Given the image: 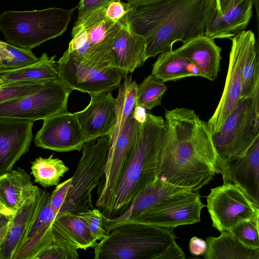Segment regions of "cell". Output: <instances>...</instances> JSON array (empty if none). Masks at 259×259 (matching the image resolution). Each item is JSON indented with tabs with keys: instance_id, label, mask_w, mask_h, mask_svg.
I'll use <instances>...</instances> for the list:
<instances>
[{
	"instance_id": "obj_31",
	"label": "cell",
	"mask_w": 259,
	"mask_h": 259,
	"mask_svg": "<svg viewBox=\"0 0 259 259\" xmlns=\"http://www.w3.org/2000/svg\"><path fill=\"white\" fill-rule=\"evenodd\" d=\"M259 88V55L257 42L251 47L245 61L242 74L240 97L251 95Z\"/></svg>"
},
{
	"instance_id": "obj_17",
	"label": "cell",
	"mask_w": 259,
	"mask_h": 259,
	"mask_svg": "<svg viewBox=\"0 0 259 259\" xmlns=\"http://www.w3.org/2000/svg\"><path fill=\"white\" fill-rule=\"evenodd\" d=\"M51 194L44 190L38 208L13 259H35L45 248L54 245L52 225L55 218L51 208Z\"/></svg>"
},
{
	"instance_id": "obj_45",
	"label": "cell",
	"mask_w": 259,
	"mask_h": 259,
	"mask_svg": "<svg viewBox=\"0 0 259 259\" xmlns=\"http://www.w3.org/2000/svg\"><path fill=\"white\" fill-rule=\"evenodd\" d=\"M10 222L0 229V247L7 236Z\"/></svg>"
},
{
	"instance_id": "obj_37",
	"label": "cell",
	"mask_w": 259,
	"mask_h": 259,
	"mask_svg": "<svg viewBox=\"0 0 259 259\" xmlns=\"http://www.w3.org/2000/svg\"><path fill=\"white\" fill-rule=\"evenodd\" d=\"M77 250L69 249L57 245L49 246L41 251L35 259H78Z\"/></svg>"
},
{
	"instance_id": "obj_26",
	"label": "cell",
	"mask_w": 259,
	"mask_h": 259,
	"mask_svg": "<svg viewBox=\"0 0 259 259\" xmlns=\"http://www.w3.org/2000/svg\"><path fill=\"white\" fill-rule=\"evenodd\" d=\"M206 239L205 259H259V248L245 246L228 231Z\"/></svg>"
},
{
	"instance_id": "obj_7",
	"label": "cell",
	"mask_w": 259,
	"mask_h": 259,
	"mask_svg": "<svg viewBox=\"0 0 259 259\" xmlns=\"http://www.w3.org/2000/svg\"><path fill=\"white\" fill-rule=\"evenodd\" d=\"M110 146L109 136L84 143L82 156L56 217L68 212L77 214L93 208L92 191L104 176Z\"/></svg>"
},
{
	"instance_id": "obj_30",
	"label": "cell",
	"mask_w": 259,
	"mask_h": 259,
	"mask_svg": "<svg viewBox=\"0 0 259 259\" xmlns=\"http://www.w3.org/2000/svg\"><path fill=\"white\" fill-rule=\"evenodd\" d=\"M166 90L164 82L150 74L138 85L136 105L151 110L161 104Z\"/></svg>"
},
{
	"instance_id": "obj_40",
	"label": "cell",
	"mask_w": 259,
	"mask_h": 259,
	"mask_svg": "<svg viewBox=\"0 0 259 259\" xmlns=\"http://www.w3.org/2000/svg\"><path fill=\"white\" fill-rule=\"evenodd\" d=\"M10 44L0 40V68L9 61L11 59Z\"/></svg>"
},
{
	"instance_id": "obj_20",
	"label": "cell",
	"mask_w": 259,
	"mask_h": 259,
	"mask_svg": "<svg viewBox=\"0 0 259 259\" xmlns=\"http://www.w3.org/2000/svg\"><path fill=\"white\" fill-rule=\"evenodd\" d=\"M255 5L258 12V0H233L222 16L216 11L205 25L204 34L211 38H230L245 30L252 16Z\"/></svg>"
},
{
	"instance_id": "obj_2",
	"label": "cell",
	"mask_w": 259,
	"mask_h": 259,
	"mask_svg": "<svg viewBox=\"0 0 259 259\" xmlns=\"http://www.w3.org/2000/svg\"><path fill=\"white\" fill-rule=\"evenodd\" d=\"M216 11L215 0H162L136 7L127 19L130 28L145 37L147 60L204 34Z\"/></svg>"
},
{
	"instance_id": "obj_21",
	"label": "cell",
	"mask_w": 259,
	"mask_h": 259,
	"mask_svg": "<svg viewBox=\"0 0 259 259\" xmlns=\"http://www.w3.org/2000/svg\"><path fill=\"white\" fill-rule=\"evenodd\" d=\"M197 68L200 76L213 81L220 71L222 48L204 34L197 36L174 50Z\"/></svg>"
},
{
	"instance_id": "obj_46",
	"label": "cell",
	"mask_w": 259,
	"mask_h": 259,
	"mask_svg": "<svg viewBox=\"0 0 259 259\" xmlns=\"http://www.w3.org/2000/svg\"><path fill=\"white\" fill-rule=\"evenodd\" d=\"M0 211L5 212L7 213H9L10 214H15L14 212L10 210L9 209H7L0 201Z\"/></svg>"
},
{
	"instance_id": "obj_11",
	"label": "cell",
	"mask_w": 259,
	"mask_h": 259,
	"mask_svg": "<svg viewBox=\"0 0 259 259\" xmlns=\"http://www.w3.org/2000/svg\"><path fill=\"white\" fill-rule=\"evenodd\" d=\"M206 200L212 226L220 232H229L241 222L259 218V206L233 184L211 189Z\"/></svg>"
},
{
	"instance_id": "obj_16",
	"label": "cell",
	"mask_w": 259,
	"mask_h": 259,
	"mask_svg": "<svg viewBox=\"0 0 259 259\" xmlns=\"http://www.w3.org/2000/svg\"><path fill=\"white\" fill-rule=\"evenodd\" d=\"M90 97L89 105L73 113L85 142L105 136L111 137L117 120L115 99L111 92L92 94Z\"/></svg>"
},
{
	"instance_id": "obj_23",
	"label": "cell",
	"mask_w": 259,
	"mask_h": 259,
	"mask_svg": "<svg viewBox=\"0 0 259 259\" xmlns=\"http://www.w3.org/2000/svg\"><path fill=\"white\" fill-rule=\"evenodd\" d=\"M44 190L28 198L14 214L5 240L0 247V259H13L39 206Z\"/></svg>"
},
{
	"instance_id": "obj_15",
	"label": "cell",
	"mask_w": 259,
	"mask_h": 259,
	"mask_svg": "<svg viewBox=\"0 0 259 259\" xmlns=\"http://www.w3.org/2000/svg\"><path fill=\"white\" fill-rule=\"evenodd\" d=\"M217 168L223 184L237 186L259 206V138L244 155L219 160Z\"/></svg>"
},
{
	"instance_id": "obj_18",
	"label": "cell",
	"mask_w": 259,
	"mask_h": 259,
	"mask_svg": "<svg viewBox=\"0 0 259 259\" xmlns=\"http://www.w3.org/2000/svg\"><path fill=\"white\" fill-rule=\"evenodd\" d=\"M32 121L0 119V175L10 172L29 150Z\"/></svg>"
},
{
	"instance_id": "obj_24",
	"label": "cell",
	"mask_w": 259,
	"mask_h": 259,
	"mask_svg": "<svg viewBox=\"0 0 259 259\" xmlns=\"http://www.w3.org/2000/svg\"><path fill=\"white\" fill-rule=\"evenodd\" d=\"M38 189L33 185L31 177L23 169L18 168L0 175V201L14 213L28 198L33 196Z\"/></svg>"
},
{
	"instance_id": "obj_28",
	"label": "cell",
	"mask_w": 259,
	"mask_h": 259,
	"mask_svg": "<svg viewBox=\"0 0 259 259\" xmlns=\"http://www.w3.org/2000/svg\"><path fill=\"white\" fill-rule=\"evenodd\" d=\"M69 170L64 162L53 154L47 158L39 157L32 162L31 174L35 182L45 188L57 186L61 178Z\"/></svg>"
},
{
	"instance_id": "obj_14",
	"label": "cell",
	"mask_w": 259,
	"mask_h": 259,
	"mask_svg": "<svg viewBox=\"0 0 259 259\" xmlns=\"http://www.w3.org/2000/svg\"><path fill=\"white\" fill-rule=\"evenodd\" d=\"M34 138L39 148L57 152L80 151L85 142L79 123L73 113H58L43 120Z\"/></svg>"
},
{
	"instance_id": "obj_41",
	"label": "cell",
	"mask_w": 259,
	"mask_h": 259,
	"mask_svg": "<svg viewBox=\"0 0 259 259\" xmlns=\"http://www.w3.org/2000/svg\"><path fill=\"white\" fill-rule=\"evenodd\" d=\"M233 0H215L216 14L222 16L229 8Z\"/></svg>"
},
{
	"instance_id": "obj_22",
	"label": "cell",
	"mask_w": 259,
	"mask_h": 259,
	"mask_svg": "<svg viewBox=\"0 0 259 259\" xmlns=\"http://www.w3.org/2000/svg\"><path fill=\"white\" fill-rule=\"evenodd\" d=\"M111 57L112 67L127 75L147 60L145 37L133 31L126 23L113 42Z\"/></svg>"
},
{
	"instance_id": "obj_9",
	"label": "cell",
	"mask_w": 259,
	"mask_h": 259,
	"mask_svg": "<svg viewBox=\"0 0 259 259\" xmlns=\"http://www.w3.org/2000/svg\"><path fill=\"white\" fill-rule=\"evenodd\" d=\"M72 91L59 78L48 81L34 93L0 103V119L34 122L67 112Z\"/></svg>"
},
{
	"instance_id": "obj_4",
	"label": "cell",
	"mask_w": 259,
	"mask_h": 259,
	"mask_svg": "<svg viewBox=\"0 0 259 259\" xmlns=\"http://www.w3.org/2000/svg\"><path fill=\"white\" fill-rule=\"evenodd\" d=\"M174 229L129 222L112 228L97 243L95 259H185Z\"/></svg>"
},
{
	"instance_id": "obj_5",
	"label": "cell",
	"mask_w": 259,
	"mask_h": 259,
	"mask_svg": "<svg viewBox=\"0 0 259 259\" xmlns=\"http://www.w3.org/2000/svg\"><path fill=\"white\" fill-rule=\"evenodd\" d=\"M76 8L5 11L0 15V30L7 42L31 50L61 35L67 29Z\"/></svg>"
},
{
	"instance_id": "obj_32",
	"label": "cell",
	"mask_w": 259,
	"mask_h": 259,
	"mask_svg": "<svg viewBox=\"0 0 259 259\" xmlns=\"http://www.w3.org/2000/svg\"><path fill=\"white\" fill-rule=\"evenodd\" d=\"M259 218L241 222L229 231L242 244L253 248H259Z\"/></svg>"
},
{
	"instance_id": "obj_38",
	"label": "cell",
	"mask_w": 259,
	"mask_h": 259,
	"mask_svg": "<svg viewBox=\"0 0 259 259\" xmlns=\"http://www.w3.org/2000/svg\"><path fill=\"white\" fill-rule=\"evenodd\" d=\"M122 0H80L76 7L78 9L77 20L83 19L94 12L106 7L110 3Z\"/></svg>"
},
{
	"instance_id": "obj_47",
	"label": "cell",
	"mask_w": 259,
	"mask_h": 259,
	"mask_svg": "<svg viewBox=\"0 0 259 259\" xmlns=\"http://www.w3.org/2000/svg\"><path fill=\"white\" fill-rule=\"evenodd\" d=\"M5 85V84L4 83V81L1 78H0V88L2 87L3 86H4Z\"/></svg>"
},
{
	"instance_id": "obj_8",
	"label": "cell",
	"mask_w": 259,
	"mask_h": 259,
	"mask_svg": "<svg viewBox=\"0 0 259 259\" xmlns=\"http://www.w3.org/2000/svg\"><path fill=\"white\" fill-rule=\"evenodd\" d=\"M258 138L259 88L239 98L220 132L213 135L219 160L244 155Z\"/></svg>"
},
{
	"instance_id": "obj_1",
	"label": "cell",
	"mask_w": 259,
	"mask_h": 259,
	"mask_svg": "<svg viewBox=\"0 0 259 259\" xmlns=\"http://www.w3.org/2000/svg\"><path fill=\"white\" fill-rule=\"evenodd\" d=\"M157 178L198 191L219 174V157L206 122L185 108L166 110Z\"/></svg>"
},
{
	"instance_id": "obj_44",
	"label": "cell",
	"mask_w": 259,
	"mask_h": 259,
	"mask_svg": "<svg viewBox=\"0 0 259 259\" xmlns=\"http://www.w3.org/2000/svg\"><path fill=\"white\" fill-rule=\"evenodd\" d=\"M127 2L136 7L151 5L162 0H126Z\"/></svg>"
},
{
	"instance_id": "obj_10",
	"label": "cell",
	"mask_w": 259,
	"mask_h": 259,
	"mask_svg": "<svg viewBox=\"0 0 259 259\" xmlns=\"http://www.w3.org/2000/svg\"><path fill=\"white\" fill-rule=\"evenodd\" d=\"M224 89L213 114L207 122L213 135L220 132L226 118L240 98L244 64L252 46L254 33L244 30L233 36Z\"/></svg>"
},
{
	"instance_id": "obj_35",
	"label": "cell",
	"mask_w": 259,
	"mask_h": 259,
	"mask_svg": "<svg viewBox=\"0 0 259 259\" xmlns=\"http://www.w3.org/2000/svg\"><path fill=\"white\" fill-rule=\"evenodd\" d=\"M11 59L2 69H14L22 68L36 62L38 58L30 50L22 49L10 44Z\"/></svg>"
},
{
	"instance_id": "obj_29",
	"label": "cell",
	"mask_w": 259,
	"mask_h": 259,
	"mask_svg": "<svg viewBox=\"0 0 259 259\" xmlns=\"http://www.w3.org/2000/svg\"><path fill=\"white\" fill-rule=\"evenodd\" d=\"M55 218L66 228L79 249L94 248L97 244L98 240L92 234L88 225L77 214L65 212Z\"/></svg>"
},
{
	"instance_id": "obj_6",
	"label": "cell",
	"mask_w": 259,
	"mask_h": 259,
	"mask_svg": "<svg viewBox=\"0 0 259 259\" xmlns=\"http://www.w3.org/2000/svg\"><path fill=\"white\" fill-rule=\"evenodd\" d=\"M124 25L106 18L104 9L97 10L76 20L72 28V39L65 52L98 68L113 67L112 46Z\"/></svg>"
},
{
	"instance_id": "obj_25",
	"label": "cell",
	"mask_w": 259,
	"mask_h": 259,
	"mask_svg": "<svg viewBox=\"0 0 259 259\" xmlns=\"http://www.w3.org/2000/svg\"><path fill=\"white\" fill-rule=\"evenodd\" d=\"M56 56L43 53L38 60L26 66L14 69H0V78L5 84L15 82H43L59 78Z\"/></svg>"
},
{
	"instance_id": "obj_13",
	"label": "cell",
	"mask_w": 259,
	"mask_h": 259,
	"mask_svg": "<svg viewBox=\"0 0 259 259\" xmlns=\"http://www.w3.org/2000/svg\"><path fill=\"white\" fill-rule=\"evenodd\" d=\"M205 206L198 191L181 193L163 201L130 222L174 229L199 222L201 210Z\"/></svg>"
},
{
	"instance_id": "obj_12",
	"label": "cell",
	"mask_w": 259,
	"mask_h": 259,
	"mask_svg": "<svg viewBox=\"0 0 259 259\" xmlns=\"http://www.w3.org/2000/svg\"><path fill=\"white\" fill-rule=\"evenodd\" d=\"M59 78L72 91L90 95L112 92L126 76L117 68H100L77 60L64 53L57 62Z\"/></svg>"
},
{
	"instance_id": "obj_3",
	"label": "cell",
	"mask_w": 259,
	"mask_h": 259,
	"mask_svg": "<svg viewBox=\"0 0 259 259\" xmlns=\"http://www.w3.org/2000/svg\"><path fill=\"white\" fill-rule=\"evenodd\" d=\"M165 124L161 116L147 113L115 191L110 209L104 219L121 216L138 194L157 177Z\"/></svg>"
},
{
	"instance_id": "obj_33",
	"label": "cell",
	"mask_w": 259,
	"mask_h": 259,
	"mask_svg": "<svg viewBox=\"0 0 259 259\" xmlns=\"http://www.w3.org/2000/svg\"><path fill=\"white\" fill-rule=\"evenodd\" d=\"M47 82H23L5 84L0 88V103L34 93Z\"/></svg>"
},
{
	"instance_id": "obj_27",
	"label": "cell",
	"mask_w": 259,
	"mask_h": 259,
	"mask_svg": "<svg viewBox=\"0 0 259 259\" xmlns=\"http://www.w3.org/2000/svg\"><path fill=\"white\" fill-rule=\"evenodd\" d=\"M151 74L163 82L176 81L191 77L200 76L197 68L188 59L174 49L159 54L153 64Z\"/></svg>"
},
{
	"instance_id": "obj_39",
	"label": "cell",
	"mask_w": 259,
	"mask_h": 259,
	"mask_svg": "<svg viewBox=\"0 0 259 259\" xmlns=\"http://www.w3.org/2000/svg\"><path fill=\"white\" fill-rule=\"evenodd\" d=\"M207 248V242L203 239L196 236H194L191 238L189 244V249L192 255L203 256L206 251Z\"/></svg>"
},
{
	"instance_id": "obj_34",
	"label": "cell",
	"mask_w": 259,
	"mask_h": 259,
	"mask_svg": "<svg viewBox=\"0 0 259 259\" xmlns=\"http://www.w3.org/2000/svg\"><path fill=\"white\" fill-rule=\"evenodd\" d=\"M77 214L87 223L97 240H101L108 235L105 228L104 216L99 209L93 207Z\"/></svg>"
},
{
	"instance_id": "obj_43",
	"label": "cell",
	"mask_w": 259,
	"mask_h": 259,
	"mask_svg": "<svg viewBox=\"0 0 259 259\" xmlns=\"http://www.w3.org/2000/svg\"><path fill=\"white\" fill-rule=\"evenodd\" d=\"M14 214L0 211V229L11 222Z\"/></svg>"
},
{
	"instance_id": "obj_36",
	"label": "cell",
	"mask_w": 259,
	"mask_h": 259,
	"mask_svg": "<svg viewBox=\"0 0 259 259\" xmlns=\"http://www.w3.org/2000/svg\"><path fill=\"white\" fill-rule=\"evenodd\" d=\"M135 6L128 2L115 1L110 3L106 7L105 17L123 24L127 23V18Z\"/></svg>"
},
{
	"instance_id": "obj_19",
	"label": "cell",
	"mask_w": 259,
	"mask_h": 259,
	"mask_svg": "<svg viewBox=\"0 0 259 259\" xmlns=\"http://www.w3.org/2000/svg\"><path fill=\"white\" fill-rule=\"evenodd\" d=\"M190 191H193L157 178L138 194L131 206L123 214L113 219H104L105 229L109 234L112 228L133 221L143 213L170 197Z\"/></svg>"
},
{
	"instance_id": "obj_42",
	"label": "cell",
	"mask_w": 259,
	"mask_h": 259,
	"mask_svg": "<svg viewBox=\"0 0 259 259\" xmlns=\"http://www.w3.org/2000/svg\"><path fill=\"white\" fill-rule=\"evenodd\" d=\"M146 114L145 108L140 106L136 105L134 110L133 115L137 121L143 123L146 119Z\"/></svg>"
}]
</instances>
